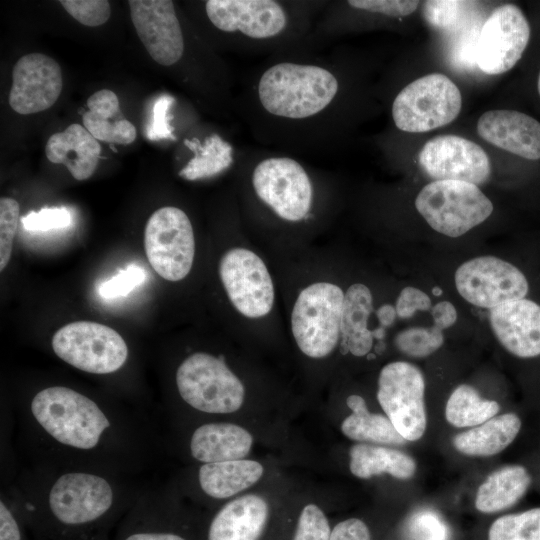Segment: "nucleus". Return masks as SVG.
<instances>
[{
	"label": "nucleus",
	"mask_w": 540,
	"mask_h": 540,
	"mask_svg": "<svg viewBox=\"0 0 540 540\" xmlns=\"http://www.w3.org/2000/svg\"><path fill=\"white\" fill-rule=\"evenodd\" d=\"M472 2L467 1H425L423 5V15L425 20L433 28L448 30L455 28L463 14V11Z\"/></svg>",
	"instance_id": "4c0bfd02"
},
{
	"label": "nucleus",
	"mask_w": 540,
	"mask_h": 540,
	"mask_svg": "<svg viewBox=\"0 0 540 540\" xmlns=\"http://www.w3.org/2000/svg\"><path fill=\"white\" fill-rule=\"evenodd\" d=\"M351 473L362 479L387 473L398 479H409L416 472V462L408 454L393 448L359 443L350 449Z\"/></svg>",
	"instance_id": "7c9ffc66"
},
{
	"label": "nucleus",
	"mask_w": 540,
	"mask_h": 540,
	"mask_svg": "<svg viewBox=\"0 0 540 540\" xmlns=\"http://www.w3.org/2000/svg\"><path fill=\"white\" fill-rule=\"evenodd\" d=\"M71 223V214L66 207L42 208L31 211L21 218L23 228L30 232H46L66 228Z\"/></svg>",
	"instance_id": "a19ab883"
},
{
	"label": "nucleus",
	"mask_w": 540,
	"mask_h": 540,
	"mask_svg": "<svg viewBox=\"0 0 540 540\" xmlns=\"http://www.w3.org/2000/svg\"><path fill=\"white\" fill-rule=\"evenodd\" d=\"M531 484L529 471L522 465H507L492 472L478 487L476 509L484 514L503 511L516 504Z\"/></svg>",
	"instance_id": "c85d7f7f"
},
{
	"label": "nucleus",
	"mask_w": 540,
	"mask_h": 540,
	"mask_svg": "<svg viewBox=\"0 0 540 540\" xmlns=\"http://www.w3.org/2000/svg\"><path fill=\"white\" fill-rule=\"evenodd\" d=\"M16 418L31 466L136 476L157 461V428L146 413L67 385L38 389Z\"/></svg>",
	"instance_id": "f257e3e1"
},
{
	"label": "nucleus",
	"mask_w": 540,
	"mask_h": 540,
	"mask_svg": "<svg viewBox=\"0 0 540 540\" xmlns=\"http://www.w3.org/2000/svg\"><path fill=\"white\" fill-rule=\"evenodd\" d=\"M373 332V337L381 339L384 336V327L380 326L379 328L375 329Z\"/></svg>",
	"instance_id": "3c124183"
},
{
	"label": "nucleus",
	"mask_w": 540,
	"mask_h": 540,
	"mask_svg": "<svg viewBox=\"0 0 540 540\" xmlns=\"http://www.w3.org/2000/svg\"><path fill=\"white\" fill-rule=\"evenodd\" d=\"M144 247L158 275L168 281L184 279L195 255L194 230L188 215L175 206L156 210L145 227Z\"/></svg>",
	"instance_id": "9b49d317"
},
{
	"label": "nucleus",
	"mask_w": 540,
	"mask_h": 540,
	"mask_svg": "<svg viewBox=\"0 0 540 540\" xmlns=\"http://www.w3.org/2000/svg\"><path fill=\"white\" fill-rule=\"evenodd\" d=\"M434 326L443 331L451 327L457 320V311L449 301H441L431 308Z\"/></svg>",
	"instance_id": "09e8293b"
},
{
	"label": "nucleus",
	"mask_w": 540,
	"mask_h": 540,
	"mask_svg": "<svg viewBox=\"0 0 540 540\" xmlns=\"http://www.w3.org/2000/svg\"><path fill=\"white\" fill-rule=\"evenodd\" d=\"M130 15L138 37L158 64L173 66L187 52L182 24L171 0H129Z\"/></svg>",
	"instance_id": "dca6fc26"
},
{
	"label": "nucleus",
	"mask_w": 540,
	"mask_h": 540,
	"mask_svg": "<svg viewBox=\"0 0 540 540\" xmlns=\"http://www.w3.org/2000/svg\"><path fill=\"white\" fill-rule=\"evenodd\" d=\"M489 320L508 352L520 358L540 355V305L525 298L505 302L490 310Z\"/></svg>",
	"instance_id": "aec40b11"
},
{
	"label": "nucleus",
	"mask_w": 540,
	"mask_h": 540,
	"mask_svg": "<svg viewBox=\"0 0 540 540\" xmlns=\"http://www.w3.org/2000/svg\"><path fill=\"white\" fill-rule=\"evenodd\" d=\"M432 293H433L434 296H437V297L441 296L442 295V289L439 288L438 286H435L432 289Z\"/></svg>",
	"instance_id": "603ef678"
},
{
	"label": "nucleus",
	"mask_w": 540,
	"mask_h": 540,
	"mask_svg": "<svg viewBox=\"0 0 540 540\" xmlns=\"http://www.w3.org/2000/svg\"><path fill=\"white\" fill-rule=\"evenodd\" d=\"M377 318L382 327L391 326L397 316L396 309L390 304H384L376 311Z\"/></svg>",
	"instance_id": "8fccbe9b"
},
{
	"label": "nucleus",
	"mask_w": 540,
	"mask_h": 540,
	"mask_svg": "<svg viewBox=\"0 0 540 540\" xmlns=\"http://www.w3.org/2000/svg\"><path fill=\"white\" fill-rule=\"evenodd\" d=\"M425 380L421 370L405 361L385 365L379 374L377 399L398 433L417 441L425 433Z\"/></svg>",
	"instance_id": "f8f14e48"
},
{
	"label": "nucleus",
	"mask_w": 540,
	"mask_h": 540,
	"mask_svg": "<svg viewBox=\"0 0 540 540\" xmlns=\"http://www.w3.org/2000/svg\"><path fill=\"white\" fill-rule=\"evenodd\" d=\"M330 540H370V531L362 520L349 518L333 528Z\"/></svg>",
	"instance_id": "de8ad7c7"
},
{
	"label": "nucleus",
	"mask_w": 540,
	"mask_h": 540,
	"mask_svg": "<svg viewBox=\"0 0 540 540\" xmlns=\"http://www.w3.org/2000/svg\"><path fill=\"white\" fill-rule=\"evenodd\" d=\"M82 116L84 127L97 140L128 145L136 139V128L120 109L117 95L108 89L93 93Z\"/></svg>",
	"instance_id": "bb28decb"
},
{
	"label": "nucleus",
	"mask_w": 540,
	"mask_h": 540,
	"mask_svg": "<svg viewBox=\"0 0 540 540\" xmlns=\"http://www.w3.org/2000/svg\"><path fill=\"white\" fill-rule=\"evenodd\" d=\"M62 7L79 23L96 27L110 17V4L106 0H61Z\"/></svg>",
	"instance_id": "58836bf2"
},
{
	"label": "nucleus",
	"mask_w": 540,
	"mask_h": 540,
	"mask_svg": "<svg viewBox=\"0 0 540 540\" xmlns=\"http://www.w3.org/2000/svg\"><path fill=\"white\" fill-rule=\"evenodd\" d=\"M174 98L163 94L159 96L152 107V115L146 129V136L151 141L163 139L176 140L169 120V109L174 103Z\"/></svg>",
	"instance_id": "c03bdc74"
},
{
	"label": "nucleus",
	"mask_w": 540,
	"mask_h": 540,
	"mask_svg": "<svg viewBox=\"0 0 540 540\" xmlns=\"http://www.w3.org/2000/svg\"><path fill=\"white\" fill-rule=\"evenodd\" d=\"M219 275L235 309L248 318L267 315L274 304L271 276L263 260L246 248H232L219 263Z\"/></svg>",
	"instance_id": "4468645a"
},
{
	"label": "nucleus",
	"mask_w": 540,
	"mask_h": 540,
	"mask_svg": "<svg viewBox=\"0 0 540 540\" xmlns=\"http://www.w3.org/2000/svg\"><path fill=\"white\" fill-rule=\"evenodd\" d=\"M266 501L254 494L233 499L211 518L206 540H258L268 519Z\"/></svg>",
	"instance_id": "4be33fe9"
},
{
	"label": "nucleus",
	"mask_w": 540,
	"mask_h": 540,
	"mask_svg": "<svg viewBox=\"0 0 540 540\" xmlns=\"http://www.w3.org/2000/svg\"><path fill=\"white\" fill-rule=\"evenodd\" d=\"M135 477L29 465L4 488L33 540H111L143 488Z\"/></svg>",
	"instance_id": "7ed1b4c3"
},
{
	"label": "nucleus",
	"mask_w": 540,
	"mask_h": 540,
	"mask_svg": "<svg viewBox=\"0 0 540 540\" xmlns=\"http://www.w3.org/2000/svg\"><path fill=\"white\" fill-rule=\"evenodd\" d=\"M444 342L440 329L435 327H411L399 332L395 345L399 351L410 357H427L437 351Z\"/></svg>",
	"instance_id": "f704fd0d"
},
{
	"label": "nucleus",
	"mask_w": 540,
	"mask_h": 540,
	"mask_svg": "<svg viewBox=\"0 0 540 540\" xmlns=\"http://www.w3.org/2000/svg\"><path fill=\"white\" fill-rule=\"evenodd\" d=\"M409 532L414 540H448V528L434 512L420 511L409 521Z\"/></svg>",
	"instance_id": "37998d69"
},
{
	"label": "nucleus",
	"mask_w": 540,
	"mask_h": 540,
	"mask_svg": "<svg viewBox=\"0 0 540 540\" xmlns=\"http://www.w3.org/2000/svg\"><path fill=\"white\" fill-rule=\"evenodd\" d=\"M299 157L276 149H244L236 160L251 198L289 224L311 219L318 200V173Z\"/></svg>",
	"instance_id": "39448f33"
},
{
	"label": "nucleus",
	"mask_w": 540,
	"mask_h": 540,
	"mask_svg": "<svg viewBox=\"0 0 540 540\" xmlns=\"http://www.w3.org/2000/svg\"><path fill=\"white\" fill-rule=\"evenodd\" d=\"M499 411L498 402L484 399L474 387L462 384L450 394L445 406V418L457 428L476 427L496 416Z\"/></svg>",
	"instance_id": "473e14b6"
},
{
	"label": "nucleus",
	"mask_w": 540,
	"mask_h": 540,
	"mask_svg": "<svg viewBox=\"0 0 540 540\" xmlns=\"http://www.w3.org/2000/svg\"><path fill=\"white\" fill-rule=\"evenodd\" d=\"M61 91L59 64L45 54L29 53L14 65L9 105L22 115L37 113L50 108Z\"/></svg>",
	"instance_id": "a211bd4d"
},
{
	"label": "nucleus",
	"mask_w": 540,
	"mask_h": 540,
	"mask_svg": "<svg viewBox=\"0 0 540 540\" xmlns=\"http://www.w3.org/2000/svg\"><path fill=\"white\" fill-rule=\"evenodd\" d=\"M348 91L340 60L321 49L273 54L244 81L240 109L256 141L294 155L327 153L344 130Z\"/></svg>",
	"instance_id": "f03ea898"
},
{
	"label": "nucleus",
	"mask_w": 540,
	"mask_h": 540,
	"mask_svg": "<svg viewBox=\"0 0 540 540\" xmlns=\"http://www.w3.org/2000/svg\"><path fill=\"white\" fill-rule=\"evenodd\" d=\"M530 37V26L514 4L495 8L483 23L477 41L476 64L488 75L504 73L518 62Z\"/></svg>",
	"instance_id": "2eb2a0df"
},
{
	"label": "nucleus",
	"mask_w": 540,
	"mask_h": 540,
	"mask_svg": "<svg viewBox=\"0 0 540 540\" xmlns=\"http://www.w3.org/2000/svg\"><path fill=\"white\" fill-rule=\"evenodd\" d=\"M172 503L157 486H143L111 540H189L176 527Z\"/></svg>",
	"instance_id": "6ab92c4d"
},
{
	"label": "nucleus",
	"mask_w": 540,
	"mask_h": 540,
	"mask_svg": "<svg viewBox=\"0 0 540 540\" xmlns=\"http://www.w3.org/2000/svg\"><path fill=\"white\" fill-rule=\"evenodd\" d=\"M263 475L262 465L253 460L203 463L197 470V484L212 499L230 498L255 484Z\"/></svg>",
	"instance_id": "393cba45"
},
{
	"label": "nucleus",
	"mask_w": 540,
	"mask_h": 540,
	"mask_svg": "<svg viewBox=\"0 0 540 540\" xmlns=\"http://www.w3.org/2000/svg\"><path fill=\"white\" fill-rule=\"evenodd\" d=\"M54 354L71 367L92 375H112L127 363L129 348L113 328L76 321L58 329L51 340Z\"/></svg>",
	"instance_id": "6e6552de"
},
{
	"label": "nucleus",
	"mask_w": 540,
	"mask_h": 540,
	"mask_svg": "<svg viewBox=\"0 0 540 540\" xmlns=\"http://www.w3.org/2000/svg\"><path fill=\"white\" fill-rule=\"evenodd\" d=\"M346 403L352 411L341 424V431L346 437L381 444L401 445L406 442L387 416L369 412L363 397L350 395Z\"/></svg>",
	"instance_id": "2f4dec72"
},
{
	"label": "nucleus",
	"mask_w": 540,
	"mask_h": 540,
	"mask_svg": "<svg viewBox=\"0 0 540 540\" xmlns=\"http://www.w3.org/2000/svg\"><path fill=\"white\" fill-rule=\"evenodd\" d=\"M357 9L380 13L392 18H402L412 14L419 1L410 0H348Z\"/></svg>",
	"instance_id": "a18cd8bd"
},
{
	"label": "nucleus",
	"mask_w": 540,
	"mask_h": 540,
	"mask_svg": "<svg viewBox=\"0 0 540 540\" xmlns=\"http://www.w3.org/2000/svg\"><path fill=\"white\" fill-rule=\"evenodd\" d=\"M331 529L323 511L315 504L306 505L299 517L293 540H330Z\"/></svg>",
	"instance_id": "ea45409f"
},
{
	"label": "nucleus",
	"mask_w": 540,
	"mask_h": 540,
	"mask_svg": "<svg viewBox=\"0 0 540 540\" xmlns=\"http://www.w3.org/2000/svg\"><path fill=\"white\" fill-rule=\"evenodd\" d=\"M101 150L98 140L84 126L77 123L50 136L45 146L48 160L55 164H63L79 181L92 176Z\"/></svg>",
	"instance_id": "b1692460"
},
{
	"label": "nucleus",
	"mask_w": 540,
	"mask_h": 540,
	"mask_svg": "<svg viewBox=\"0 0 540 540\" xmlns=\"http://www.w3.org/2000/svg\"><path fill=\"white\" fill-rule=\"evenodd\" d=\"M418 160L423 171L435 181H464L478 186L484 184L491 173L484 149L457 135L430 139L420 150Z\"/></svg>",
	"instance_id": "f3484780"
},
{
	"label": "nucleus",
	"mask_w": 540,
	"mask_h": 540,
	"mask_svg": "<svg viewBox=\"0 0 540 540\" xmlns=\"http://www.w3.org/2000/svg\"><path fill=\"white\" fill-rule=\"evenodd\" d=\"M145 279L146 273L144 269L136 264H130L111 279L101 283L99 294L106 299L126 296L141 285Z\"/></svg>",
	"instance_id": "79ce46f5"
},
{
	"label": "nucleus",
	"mask_w": 540,
	"mask_h": 540,
	"mask_svg": "<svg viewBox=\"0 0 540 540\" xmlns=\"http://www.w3.org/2000/svg\"><path fill=\"white\" fill-rule=\"evenodd\" d=\"M344 295L339 286L329 282L313 283L299 293L291 313V330L306 356L323 358L336 347Z\"/></svg>",
	"instance_id": "9d476101"
},
{
	"label": "nucleus",
	"mask_w": 540,
	"mask_h": 540,
	"mask_svg": "<svg viewBox=\"0 0 540 540\" xmlns=\"http://www.w3.org/2000/svg\"><path fill=\"white\" fill-rule=\"evenodd\" d=\"M20 205L9 197L0 199V271L7 266L15 233L20 221Z\"/></svg>",
	"instance_id": "c9c22d12"
},
{
	"label": "nucleus",
	"mask_w": 540,
	"mask_h": 540,
	"mask_svg": "<svg viewBox=\"0 0 540 540\" xmlns=\"http://www.w3.org/2000/svg\"><path fill=\"white\" fill-rule=\"evenodd\" d=\"M415 207L432 229L449 237L465 234L493 212L492 202L477 185L455 180L424 186Z\"/></svg>",
	"instance_id": "0eeeda50"
},
{
	"label": "nucleus",
	"mask_w": 540,
	"mask_h": 540,
	"mask_svg": "<svg viewBox=\"0 0 540 540\" xmlns=\"http://www.w3.org/2000/svg\"><path fill=\"white\" fill-rule=\"evenodd\" d=\"M462 107L457 85L446 75L433 73L401 89L391 104L395 126L408 133L427 132L454 121Z\"/></svg>",
	"instance_id": "1a4fd4ad"
},
{
	"label": "nucleus",
	"mask_w": 540,
	"mask_h": 540,
	"mask_svg": "<svg viewBox=\"0 0 540 540\" xmlns=\"http://www.w3.org/2000/svg\"><path fill=\"white\" fill-rule=\"evenodd\" d=\"M175 385L180 399L203 414H229L240 409L245 390L223 356L194 352L177 367Z\"/></svg>",
	"instance_id": "423d86ee"
},
{
	"label": "nucleus",
	"mask_w": 540,
	"mask_h": 540,
	"mask_svg": "<svg viewBox=\"0 0 540 540\" xmlns=\"http://www.w3.org/2000/svg\"><path fill=\"white\" fill-rule=\"evenodd\" d=\"M373 311L370 289L362 284H352L344 295L340 336L341 351L354 356L367 355L373 345V332L368 329V319Z\"/></svg>",
	"instance_id": "a878e982"
},
{
	"label": "nucleus",
	"mask_w": 540,
	"mask_h": 540,
	"mask_svg": "<svg viewBox=\"0 0 540 540\" xmlns=\"http://www.w3.org/2000/svg\"><path fill=\"white\" fill-rule=\"evenodd\" d=\"M479 136L492 145L529 159H540V122L515 110H490L477 123Z\"/></svg>",
	"instance_id": "412c9836"
},
{
	"label": "nucleus",
	"mask_w": 540,
	"mask_h": 540,
	"mask_svg": "<svg viewBox=\"0 0 540 540\" xmlns=\"http://www.w3.org/2000/svg\"><path fill=\"white\" fill-rule=\"evenodd\" d=\"M253 438L239 425L209 422L197 426L188 439L190 456L203 463L243 459L251 450Z\"/></svg>",
	"instance_id": "5701e85b"
},
{
	"label": "nucleus",
	"mask_w": 540,
	"mask_h": 540,
	"mask_svg": "<svg viewBox=\"0 0 540 540\" xmlns=\"http://www.w3.org/2000/svg\"><path fill=\"white\" fill-rule=\"evenodd\" d=\"M488 540H540V507L497 518L489 528Z\"/></svg>",
	"instance_id": "72a5a7b5"
},
{
	"label": "nucleus",
	"mask_w": 540,
	"mask_h": 540,
	"mask_svg": "<svg viewBox=\"0 0 540 540\" xmlns=\"http://www.w3.org/2000/svg\"><path fill=\"white\" fill-rule=\"evenodd\" d=\"M459 294L474 306L492 309L523 299L529 290L525 275L495 256H480L461 264L455 272Z\"/></svg>",
	"instance_id": "ddd939ff"
},
{
	"label": "nucleus",
	"mask_w": 540,
	"mask_h": 540,
	"mask_svg": "<svg viewBox=\"0 0 540 540\" xmlns=\"http://www.w3.org/2000/svg\"><path fill=\"white\" fill-rule=\"evenodd\" d=\"M327 0H207L212 29L244 54L268 56L304 46Z\"/></svg>",
	"instance_id": "20e7f679"
},
{
	"label": "nucleus",
	"mask_w": 540,
	"mask_h": 540,
	"mask_svg": "<svg viewBox=\"0 0 540 540\" xmlns=\"http://www.w3.org/2000/svg\"><path fill=\"white\" fill-rule=\"evenodd\" d=\"M515 413L494 416L488 421L453 437L454 448L467 456L489 457L507 448L521 429Z\"/></svg>",
	"instance_id": "cd10ccee"
},
{
	"label": "nucleus",
	"mask_w": 540,
	"mask_h": 540,
	"mask_svg": "<svg viewBox=\"0 0 540 540\" xmlns=\"http://www.w3.org/2000/svg\"><path fill=\"white\" fill-rule=\"evenodd\" d=\"M431 308L429 296L422 290L407 286L403 288L396 301V313L402 319L410 318L417 311H427Z\"/></svg>",
	"instance_id": "49530a36"
},
{
	"label": "nucleus",
	"mask_w": 540,
	"mask_h": 540,
	"mask_svg": "<svg viewBox=\"0 0 540 540\" xmlns=\"http://www.w3.org/2000/svg\"><path fill=\"white\" fill-rule=\"evenodd\" d=\"M0 540H33L14 499L5 488L0 496Z\"/></svg>",
	"instance_id": "e433bc0d"
},
{
	"label": "nucleus",
	"mask_w": 540,
	"mask_h": 540,
	"mask_svg": "<svg viewBox=\"0 0 540 540\" xmlns=\"http://www.w3.org/2000/svg\"><path fill=\"white\" fill-rule=\"evenodd\" d=\"M537 88H538V92H539V95H540V73H539Z\"/></svg>",
	"instance_id": "864d4df0"
},
{
	"label": "nucleus",
	"mask_w": 540,
	"mask_h": 540,
	"mask_svg": "<svg viewBox=\"0 0 540 540\" xmlns=\"http://www.w3.org/2000/svg\"><path fill=\"white\" fill-rule=\"evenodd\" d=\"M184 145L193 157L179 171V176L188 181L208 179L223 173L236 164L237 152L232 144L218 133H211L200 139H185Z\"/></svg>",
	"instance_id": "c756f323"
}]
</instances>
